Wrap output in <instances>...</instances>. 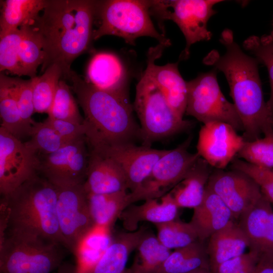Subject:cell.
Returning <instances> with one entry per match:
<instances>
[{
  "mask_svg": "<svg viewBox=\"0 0 273 273\" xmlns=\"http://www.w3.org/2000/svg\"><path fill=\"white\" fill-rule=\"evenodd\" d=\"M97 1L47 0L34 26L44 54L41 72L57 64L62 79H68L71 65L88 51L93 39Z\"/></svg>",
  "mask_w": 273,
  "mask_h": 273,
  "instance_id": "obj_1",
  "label": "cell"
},
{
  "mask_svg": "<svg viewBox=\"0 0 273 273\" xmlns=\"http://www.w3.org/2000/svg\"><path fill=\"white\" fill-rule=\"evenodd\" d=\"M219 41L226 49L225 54L221 56L212 50L204 58L203 63L213 66L225 76L243 124L244 141L257 140L267 128L273 127V119L264 99L258 62L241 50L231 30L224 29Z\"/></svg>",
  "mask_w": 273,
  "mask_h": 273,
  "instance_id": "obj_2",
  "label": "cell"
},
{
  "mask_svg": "<svg viewBox=\"0 0 273 273\" xmlns=\"http://www.w3.org/2000/svg\"><path fill=\"white\" fill-rule=\"evenodd\" d=\"M57 193L56 186L36 174L1 197L0 238L13 234L65 247L57 215Z\"/></svg>",
  "mask_w": 273,
  "mask_h": 273,
  "instance_id": "obj_3",
  "label": "cell"
},
{
  "mask_svg": "<svg viewBox=\"0 0 273 273\" xmlns=\"http://www.w3.org/2000/svg\"><path fill=\"white\" fill-rule=\"evenodd\" d=\"M68 80L84 114L89 147L140 140V127L134 120L128 96L99 89L73 71Z\"/></svg>",
  "mask_w": 273,
  "mask_h": 273,
  "instance_id": "obj_4",
  "label": "cell"
},
{
  "mask_svg": "<svg viewBox=\"0 0 273 273\" xmlns=\"http://www.w3.org/2000/svg\"><path fill=\"white\" fill-rule=\"evenodd\" d=\"M93 39L106 35L117 36L128 44L135 45L142 36L157 39L159 43L171 45L170 40L158 32L150 13V1H97Z\"/></svg>",
  "mask_w": 273,
  "mask_h": 273,
  "instance_id": "obj_5",
  "label": "cell"
},
{
  "mask_svg": "<svg viewBox=\"0 0 273 273\" xmlns=\"http://www.w3.org/2000/svg\"><path fill=\"white\" fill-rule=\"evenodd\" d=\"M133 108L141 123L143 146L151 147L154 142L185 130L192 125L175 114L146 69L136 86Z\"/></svg>",
  "mask_w": 273,
  "mask_h": 273,
  "instance_id": "obj_6",
  "label": "cell"
},
{
  "mask_svg": "<svg viewBox=\"0 0 273 273\" xmlns=\"http://www.w3.org/2000/svg\"><path fill=\"white\" fill-rule=\"evenodd\" d=\"M221 0L150 1L151 16L157 18L160 28L166 20L173 21L179 28L186 39L180 61L187 60L193 44L211 39L212 34L207 28L210 18L216 13L214 6Z\"/></svg>",
  "mask_w": 273,
  "mask_h": 273,
  "instance_id": "obj_7",
  "label": "cell"
},
{
  "mask_svg": "<svg viewBox=\"0 0 273 273\" xmlns=\"http://www.w3.org/2000/svg\"><path fill=\"white\" fill-rule=\"evenodd\" d=\"M217 73V70L214 68L187 82L186 114L204 124L222 122L230 124L237 131H243V124L235 105L221 91Z\"/></svg>",
  "mask_w": 273,
  "mask_h": 273,
  "instance_id": "obj_8",
  "label": "cell"
},
{
  "mask_svg": "<svg viewBox=\"0 0 273 273\" xmlns=\"http://www.w3.org/2000/svg\"><path fill=\"white\" fill-rule=\"evenodd\" d=\"M57 187L56 211L61 236L69 252L76 255L82 242L96 228L84 184Z\"/></svg>",
  "mask_w": 273,
  "mask_h": 273,
  "instance_id": "obj_9",
  "label": "cell"
},
{
  "mask_svg": "<svg viewBox=\"0 0 273 273\" xmlns=\"http://www.w3.org/2000/svg\"><path fill=\"white\" fill-rule=\"evenodd\" d=\"M191 141L189 138L175 149L168 150L158 160L142 184L129 193L130 205L140 200L161 198L185 177L200 157L197 152L188 151Z\"/></svg>",
  "mask_w": 273,
  "mask_h": 273,
  "instance_id": "obj_10",
  "label": "cell"
},
{
  "mask_svg": "<svg viewBox=\"0 0 273 273\" xmlns=\"http://www.w3.org/2000/svg\"><path fill=\"white\" fill-rule=\"evenodd\" d=\"M41 159L25 143L0 127V194L6 196L39 173Z\"/></svg>",
  "mask_w": 273,
  "mask_h": 273,
  "instance_id": "obj_11",
  "label": "cell"
},
{
  "mask_svg": "<svg viewBox=\"0 0 273 273\" xmlns=\"http://www.w3.org/2000/svg\"><path fill=\"white\" fill-rule=\"evenodd\" d=\"M85 136L68 143L58 151L43 156L39 172L54 185L72 186L84 184L89 152Z\"/></svg>",
  "mask_w": 273,
  "mask_h": 273,
  "instance_id": "obj_12",
  "label": "cell"
},
{
  "mask_svg": "<svg viewBox=\"0 0 273 273\" xmlns=\"http://www.w3.org/2000/svg\"><path fill=\"white\" fill-rule=\"evenodd\" d=\"M207 187L219 197L237 219L263 195L259 187L251 177L235 169L224 171L215 169L210 175Z\"/></svg>",
  "mask_w": 273,
  "mask_h": 273,
  "instance_id": "obj_13",
  "label": "cell"
},
{
  "mask_svg": "<svg viewBox=\"0 0 273 273\" xmlns=\"http://www.w3.org/2000/svg\"><path fill=\"white\" fill-rule=\"evenodd\" d=\"M89 148L108 156L119 165L125 173L130 192L142 184L156 163L168 151L128 143L98 145Z\"/></svg>",
  "mask_w": 273,
  "mask_h": 273,
  "instance_id": "obj_14",
  "label": "cell"
},
{
  "mask_svg": "<svg viewBox=\"0 0 273 273\" xmlns=\"http://www.w3.org/2000/svg\"><path fill=\"white\" fill-rule=\"evenodd\" d=\"M244 142L243 136L230 124L209 122L200 130L197 152L212 167L223 169L234 159Z\"/></svg>",
  "mask_w": 273,
  "mask_h": 273,
  "instance_id": "obj_15",
  "label": "cell"
},
{
  "mask_svg": "<svg viewBox=\"0 0 273 273\" xmlns=\"http://www.w3.org/2000/svg\"><path fill=\"white\" fill-rule=\"evenodd\" d=\"M168 46L159 43L151 47L148 52V70L151 77L165 98L169 107L179 118L183 119L186 113L188 88L186 81L178 68V62L167 63L163 66L155 64Z\"/></svg>",
  "mask_w": 273,
  "mask_h": 273,
  "instance_id": "obj_16",
  "label": "cell"
},
{
  "mask_svg": "<svg viewBox=\"0 0 273 273\" xmlns=\"http://www.w3.org/2000/svg\"><path fill=\"white\" fill-rule=\"evenodd\" d=\"M270 203L263 194L239 218L238 224L248 240L250 250L259 254H273V210Z\"/></svg>",
  "mask_w": 273,
  "mask_h": 273,
  "instance_id": "obj_17",
  "label": "cell"
},
{
  "mask_svg": "<svg viewBox=\"0 0 273 273\" xmlns=\"http://www.w3.org/2000/svg\"><path fill=\"white\" fill-rule=\"evenodd\" d=\"M84 187L87 194H111L128 189L126 176L119 165L111 157L92 148L89 149Z\"/></svg>",
  "mask_w": 273,
  "mask_h": 273,
  "instance_id": "obj_18",
  "label": "cell"
},
{
  "mask_svg": "<svg viewBox=\"0 0 273 273\" xmlns=\"http://www.w3.org/2000/svg\"><path fill=\"white\" fill-rule=\"evenodd\" d=\"M87 81L97 88L128 96V74L116 55L101 52L91 59L87 69Z\"/></svg>",
  "mask_w": 273,
  "mask_h": 273,
  "instance_id": "obj_19",
  "label": "cell"
},
{
  "mask_svg": "<svg viewBox=\"0 0 273 273\" xmlns=\"http://www.w3.org/2000/svg\"><path fill=\"white\" fill-rule=\"evenodd\" d=\"M234 219L228 206L206 186L203 200L194 208L190 222L196 230L199 240L204 242Z\"/></svg>",
  "mask_w": 273,
  "mask_h": 273,
  "instance_id": "obj_20",
  "label": "cell"
},
{
  "mask_svg": "<svg viewBox=\"0 0 273 273\" xmlns=\"http://www.w3.org/2000/svg\"><path fill=\"white\" fill-rule=\"evenodd\" d=\"M178 207L169 192L158 199H151L140 205H130L121 213L119 218L128 232L137 230L140 222L148 221L156 224L176 219Z\"/></svg>",
  "mask_w": 273,
  "mask_h": 273,
  "instance_id": "obj_21",
  "label": "cell"
},
{
  "mask_svg": "<svg viewBox=\"0 0 273 273\" xmlns=\"http://www.w3.org/2000/svg\"><path fill=\"white\" fill-rule=\"evenodd\" d=\"M146 230L142 227L134 232L117 234L96 262L83 273H125L129 256Z\"/></svg>",
  "mask_w": 273,
  "mask_h": 273,
  "instance_id": "obj_22",
  "label": "cell"
},
{
  "mask_svg": "<svg viewBox=\"0 0 273 273\" xmlns=\"http://www.w3.org/2000/svg\"><path fill=\"white\" fill-rule=\"evenodd\" d=\"M248 240L238 223L233 220L213 234L207 246L209 266L213 271L219 264L245 253Z\"/></svg>",
  "mask_w": 273,
  "mask_h": 273,
  "instance_id": "obj_23",
  "label": "cell"
},
{
  "mask_svg": "<svg viewBox=\"0 0 273 273\" xmlns=\"http://www.w3.org/2000/svg\"><path fill=\"white\" fill-rule=\"evenodd\" d=\"M42 240L6 234L0 239V273H29L34 252Z\"/></svg>",
  "mask_w": 273,
  "mask_h": 273,
  "instance_id": "obj_24",
  "label": "cell"
},
{
  "mask_svg": "<svg viewBox=\"0 0 273 273\" xmlns=\"http://www.w3.org/2000/svg\"><path fill=\"white\" fill-rule=\"evenodd\" d=\"M211 166L200 157L185 177L170 192L179 207L195 208L202 202Z\"/></svg>",
  "mask_w": 273,
  "mask_h": 273,
  "instance_id": "obj_25",
  "label": "cell"
},
{
  "mask_svg": "<svg viewBox=\"0 0 273 273\" xmlns=\"http://www.w3.org/2000/svg\"><path fill=\"white\" fill-rule=\"evenodd\" d=\"M47 0L1 1L0 36L26 25H34Z\"/></svg>",
  "mask_w": 273,
  "mask_h": 273,
  "instance_id": "obj_26",
  "label": "cell"
},
{
  "mask_svg": "<svg viewBox=\"0 0 273 273\" xmlns=\"http://www.w3.org/2000/svg\"><path fill=\"white\" fill-rule=\"evenodd\" d=\"M87 198L96 228L108 229L130 205L129 193L126 191L111 194H87Z\"/></svg>",
  "mask_w": 273,
  "mask_h": 273,
  "instance_id": "obj_27",
  "label": "cell"
},
{
  "mask_svg": "<svg viewBox=\"0 0 273 273\" xmlns=\"http://www.w3.org/2000/svg\"><path fill=\"white\" fill-rule=\"evenodd\" d=\"M201 268L210 269L207 246L198 240L171 252L155 273H189Z\"/></svg>",
  "mask_w": 273,
  "mask_h": 273,
  "instance_id": "obj_28",
  "label": "cell"
},
{
  "mask_svg": "<svg viewBox=\"0 0 273 273\" xmlns=\"http://www.w3.org/2000/svg\"><path fill=\"white\" fill-rule=\"evenodd\" d=\"M136 249L137 254L128 273H155L171 253L147 230Z\"/></svg>",
  "mask_w": 273,
  "mask_h": 273,
  "instance_id": "obj_29",
  "label": "cell"
},
{
  "mask_svg": "<svg viewBox=\"0 0 273 273\" xmlns=\"http://www.w3.org/2000/svg\"><path fill=\"white\" fill-rule=\"evenodd\" d=\"M0 115L1 127L19 140L29 136L30 131L22 120L8 76L3 73L0 75Z\"/></svg>",
  "mask_w": 273,
  "mask_h": 273,
  "instance_id": "obj_30",
  "label": "cell"
},
{
  "mask_svg": "<svg viewBox=\"0 0 273 273\" xmlns=\"http://www.w3.org/2000/svg\"><path fill=\"white\" fill-rule=\"evenodd\" d=\"M23 35L19 49L21 76H36L38 67L43 64L44 54L41 37L34 25L22 26Z\"/></svg>",
  "mask_w": 273,
  "mask_h": 273,
  "instance_id": "obj_31",
  "label": "cell"
},
{
  "mask_svg": "<svg viewBox=\"0 0 273 273\" xmlns=\"http://www.w3.org/2000/svg\"><path fill=\"white\" fill-rule=\"evenodd\" d=\"M62 76L61 68L57 64H53L41 75L31 78L34 112L49 113Z\"/></svg>",
  "mask_w": 273,
  "mask_h": 273,
  "instance_id": "obj_32",
  "label": "cell"
},
{
  "mask_svg": "<svg viewBox=\"0 0 273 273\" xmlns=\"http://www.w3.org/2000/svg\"><path fill=\"white\" fill-rule=\"evenodd\" d=\"M157 238L168 249H178L199 240L197 233L191 224L176 219L155 224Z\"/></svg>",
  "mask_w": 273,
  "mask_h": 273,
  "instance_id": "obj_33",
  "label": "cell"
},
{
  "mask_svg": "<svg viewBox=\"0 0 273 273\" xmlns=\"http://www.w3.org/2000/svg\"><path fill=\"white\" fill-rule=\"evenodd\" d=\"M264 136L245 141L238 153V158L255 165L273 168V127L267 128Z\"/></svg>",
  "mask_w": 273,
  "mask_h": 273,
  "instance_id": "obj_34",
  "label": "cell"
},
{
  "mask_svg": "<svg viewBox=\"0 0 273 273\" xmlns=\"http://www.w3.org/2000/svg\"><path fill=\"white\" fill-rule=\"evenodd\" d=\"M71 87L63 79L58 85L48 117L63 120L82 123V117L71 90Z\"/></svg>",
  "mask_w": 273,
  "mask_h": 273,
  "instance_id": "obj_35",
  "label": "cell"
},
{
  "mask_svg": "<svg viewBox=\"0 0 273 273\" xmlns=\"http://www.w3.org/2000/svg\"><path fill=\"white\" fill-rule=\"evenodd\" d=\"M29 136L30 140L25 142V144L42 156L52 154L72 142L61 136L45 121L35 122L32 126Z\"/></svg>",
  "mask_w": 273,
  "mask_h": 273,
  "instance_id": "obj_36",
  "label": "cell"
},
{
  "mask_svg": "<svg viewBox=\"0 0 273 273\" xmlns=\"http://www.w3.org/2000/svg\"><path fill=\"white\" fill-rule=\"evenodd\" d=\"M243 46L246 51L255 56L258 62L264 64L267 69L270 96L266 104L273 119V37L271 34L261 37L252 35L244 41Z\"/></svg>",
  "mask_w": 273,
  "mask_h": 273,
  "instance_id": "obj_37",
  "label": "cell"
},
{
  "mask_svg": "<svg viewBox=\"0 0 273 273\" xmlns=\"http://www.w3.org/2000/svg\"><path fill=\"white\" fill-rule=\"evenodd\" d=\"M23 35V28L0 36V71H7L21 76L19 49Z\"/></svg>",
  "mask_w": 273,
  "mask_h": 273,
  "instance_id": "obj_38",
  "label": "cell"
},
{
  "mask_svg": "<svg viewBox=\"0 0 273 273\" xmlns=\"http://www.w3.org/2000/svg\"><path fill=\"white\" fill-rule=\"evenodd\" d=\"M10 86L16 99L22 120L30 132L35 121L32 119L34 113L32 94V80L8 76ZM30 136V135H29Z\"/></svg>",
  "mask_w": 273,
  "mask_h": 273,
  "instance_id": "obj_39",
  "label": "cell"
},
{
  "mask_svg": "<svg viewBox=\"0 0 273 273\" xmlns=\"http://www.w3.org/2000/svg\"><path fill=\"white\" fill-rule=\"evenodd\" d=\"M233 169L240 171L251 177L259 187L262 193L273 203V168L249 163L244 160L234 158Z\"/></svg>",
  "mask_w": 273,
  "mask_h": 273,
  "instance_id": "obj_40",
  "label": "cell"
},
{
  "mask_svg": "<svg viewBox=\"0 0 273 273\" xmlns=\"http://www.w3.org/2000/svg\"><path fill=\"white\" fill-rule=\"evenodd\" d=\"M261 254L250 250L219 264L212 273H253Z\"/></svg>",
  "mask_w": 273,
  "mask_h": 273,
  "instance_id": "obj_41",
  "label": "cell"
},
{
  "mask_svg": "<svg viewBox=\"0 0 273 273\" xmlns=\"http://www.w3.org/2000/svg\"><path fill=\"white\" fill-rule=\"evenodd\" d=\"M63 138L71 142L86 135L87 127L84 122L77 123L71 121L48 117L45 120Z\"/></svg>",
  "mask_w": 273,
  "mask_h": 273,
  "instance_id": "obj_42",
  "label": "cell"
},
{
  "mask_svg": "<svg viewBox=\"0 0 273 273\" xmlns=\"http://www.w3.org/2000/svg\"><path fill=\"white\" fill-rule=\"evenodd\" d=\"M253 273H273V254H261Z\"/></svg>",
  "mask_w": 273,
  "mask_h": 273,
  "instance_id": "obj_43",
  "label": "cell"
},
{
  "mask_svg": "<svg viewBox=\"0 0 273 273\" xmlns=\"http://www.w3.org/2000/svg\"><path fill=\"white\" fill-rule=\"evenodd\" d=\"M53 273H78L77 264L64 261Z\"/></svg>",
  "mask_w": 273,
  "mask_h": 273,
  "instance_id": "obj_44",
  "label": "cell"
},
{
  "mask_svg": "<svg viewBox=\"0 0 273 273\" xmlns=\"http://www.w3.org/2000/svg\"><path fill=\"white\" fill-rule=\"evenodd\" d=\"M189 273H212L210 269L201 268L191 271Z\"/></svg>",
  "mask_w": 273,
  "mask_h": 273,
  "instance_id": "obj_45",
  "label": "cell"
},
{
  "mask_svg": "<svg viewBox=\"0 0 273 273\" xmlns=\"http://www.w3.org/2000/svg\"><path fill=\"white\" fill-rule=\"evenodd\" d=\"M270 34L271 35V36H272V37H273V31H272V33H271Z\"/></svg>",
  "mask_w": 273,
  "mask_h": 273,
  "instance_id": "obj_46",
  "label": "cell"
}]
</instances>
